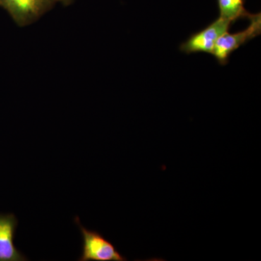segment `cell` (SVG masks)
<instances>
[{
	"instance_id": "6da1fadb",
	"label": "cell",
	"mask_w": 261,
	"mask_h": 261,
	"mask_svg": "<svg viewBox=\"0 0 261 261\" xmlns=\"http://www.w3.org/2000/svg\"><path fill=\"white\" fill-rule=\"evenodd\" d=\"M83 239L82 255L79 261H126V257L117 250L116 247L102 233L84 227L79 216L74 218Z\"/></svg>"
},
{
	"instance_id": "7a4b0ae2",
	"label": "cell",
	"mask_w": 261,
	"mask_h": 261,
	"mask_svg": "<svg viewBox=\"0 0 261 261\" xmlns=\"http://www.w3.org/2000/svg\"><path fill=\"white\" fill-rule=\"evenodd\" d=\"M250 24L245 30L240 32H226L218 39L215 45L213 56L220 65H226L230 56L241 46L250 42L252 39L260 35L261 14H250L248 17Z\"/></svg>"
},
{
	"instance_id": "3957f363",
	"label": "cell",
	"mask_w": 261,
	"mask_h": 261,
	"mask_svg": "<svg viewBox=\"0 0 261 261\" xmlns=\"http://www.w3.org/2000/svg\"><path fill=\"white\" fill-rule=\"evenodd\" d=\"M58 3L61 0H0V7L17 25L24 27L37 21Z\"/></svg>"
},
{
	"instance_id": "277c9868",
	"label": "cell",
	"mask_w": 261,
	"mask_h": 261,
	"mask_svg": "<svg viewBox=\"0 0 261 261\" xmlns=\"http://www.w3.org/2000/svg\"><path fill=\"white\" fill-rule=\"evenodd\" d=\"M233 23L231 20L219 17L205 29L192 34L180 45V51L187 55L197 53L212 55L218 39L228 32Z\"/></svg>"
},
{
	"instance_id": "5b68a950",
	"label": "cell",
	"mask_w": 261,
	"mask_h": 261,
	"mask_svg": "<svg viewBox=\"0 0 261 261\" xmlns=\"http://www.w3.org/2000/svg\"><path fill=\"white\" fill-rule=\"evenodd\" d=\"M18 221L14 214H0V261H27L14 245Z\"/></svg>"
},
{
	"instance_id": "8992f818",
	"label": "cell",
	"mask_w": 261,
	"mask_h": 261,
	"mask_svg": "<svg viewBox=\"0 0 261 261\" xmlns=\"http://www.w3.org/2000/svg\"><path fill=\"white\" fill-rule=\"evenodd\" d=\"M246 0H217L220 17L234 23L241 18H248L250 13L245 8Z\"/></svg>"
},
{
	"instance_id": "52a82bcc",
	"label": "cell",
	"mask_w": 261,
	"mask_h": 261,
	"mask_svg": "<svg viewBox=\"0 0 261 261\" xmlns=\"http://www.w3.org/2000/svg\"><path fill=\"white\" fill-rule=\"evenodd\" d=\"M73 2H74V0H61V3L65 6H68V5L72 4Z\"/></svg>"
}]
</instances>
